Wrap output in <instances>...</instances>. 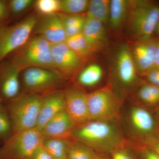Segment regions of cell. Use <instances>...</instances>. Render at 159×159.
<instances>
[{
  "instance_id": "6da1fadb",
  "label": "cell",
  "mask_w": 159,
  "mask_h": 159,
  "mask_svg": "<svg viewBox=\"0 0 159 159\" xmlns=\"http://www.w3.org/2000/svg\"><path fill=\"white\" fill-rule=\"evenodd\" d=\"M70 139L82 143L98 154H110L127 145L116 122L90 120L75 127Z\"/></svg>"
},
{
  "instance_id": "7a4b0ae2",
  "label": "cell",
  "mask_w": 159,
  "mask_h": 159,
  "mask_svg": "<svg viewBox=\"0 0 159 159\" xmlns=\"http://www.w3.org/2000/svg\"><path fill=\"white\" fill-rule=\"evenodd\" d=\"M159 20V4L152 1H130L127 29L135 41L154 37Z\"/></svg>"
},
{
  "instance_id": "3957f363",
  "label": "cell",
  "mask_w": 159,
  "mask_h": 159,
  "mask_svg": "<svg viewBox=\"0 0 159 159\" xmlns=\"http://www.w3.org/2000/svg\"><path fill=\"white\" fill-rule=\"evenodd\" d=\"M51 48V43L38 35L30 39L20 48L11 54L10 61L21 70L32 67L56 70Z\"/></svg>"
},
{
  "instance_id": "277c9868",
  "label": "cell",
  "mask_w": 159,
  "mask_h": 159,
  "mask_svg": "<svg viewBox=\"0 0 159 159\" xmlns=\"http://www.w3.org/2000/svg\"><path fill=\"white\" fill-rule=\"evenodd\" d=\"M42 96L20 94L5 104L14 133L36 128Z\"/></svg>"
},
{
  "instance_id": "5b68a950",
  "label": "cell",
  "mask_w": 159,
  "mask_h": 159,
  "mask_svg": "<svg viewBox=\"0 0 159 159\" xmlns=\"http://www.w3.org/2000/svg\"><path fill=\"white\" fill-rule=\"evenodd\" d=\"M88 103L90 120L116 122L120 115L122 101L110 87L88 93Z\"/></svg>"
},
{
  "instance_id": "8992f818",
  "label": "cell",
  "mask_w": 159,
  "mask_h": 159,
  "mask_svg": "<svg viewBox=\"0 0 159 159\" xmlns=\"http://www.w3.org/2000/svg\"><path fill=\"white\" fill-rule=\"evenodd\" d=\"M37 20L31 15L12 25L0 26V63L28 41Z\"/></svg>"
},
{
  "instance_id": "52a82bcc",
  "label": "cell",
  "mask_w": 159,
  "mask_h": 159,
  "mask_svg": "<svg viewBox=\"0 0 159 159\" xmlns=\"http://www.w3.org/2000/svg\"><path fill=\"white\" fill-rule=\"evenodd\" d=\"M43 139L36 128L14 133L0 145V159H30Z\"/></svg>"
},
{
  "instance_id": "ba28073f",
  "label": "cell",
  "mask_w": 159,
  "mask_h": 159,
  "mask_svg": "<svg viewBox=\"0 0 159 159\" xmlns=\"http://www.w3.org/2000/svg\"><path fill=\"white\" fill-rule=\"evenodd\" d=\"M65 77L54 70L32 67L25 69L22 75L21 85L26 93L42 96L54 91Z\"/></svg>"
},
{
  "instance_id": "9c48e42d",
  "label": "cell",
  "mask_w": 159,
  "mask_h": 159,
  "mask_svg": "<svg viewBox=\"0 0 159 159\" xmlns=\"http://www.w3.org/2000/svg\"><path fill=\"white\" fill-rule=\"evenodd\" d=\"M127 122L137 142L159 133V123L153 113L142 106L136 105L130 107L127 114Z\"/></svg>"
},
{
  "instance_id": "30bf717a",
  "label": "cell",
  "mask_w": 159,
  "mask_h": 159,
  "mask_svg": "<svg viewBox=\"0 0 159 159\" xmlns=\"http://www.w3.org/2000/svg\"><path fill=\"white\" fill-rule=\"evenodd\" d=\"M64 92L66 111L75 127L90 121L88 93L77 85L67 88Z\"/></svg>"
},
{
  "instance_id": "8fae6325",
  "label": "cell",
  "mask_w": 159,
  "mask_h": 159,
  "mask_svg": "<svg viewBox=\"0 0 159 159\" xmlns=\"http://www.w3.org/2000/svg\"><path fill=\"white\" fill-rule=\"evenodd\" d=\"M115 72L117 81L122 87L129 88L137 82L138 71L130 48L126 44L121 45L117 51Z\"/></svg>"
},
{
  "instance_id": "7c38bea8",
  "label": "cell",
  "mask_w": 159,
  "mask_h": 159,
  "mask_svg": "<svg viewBox=\"0 0 159 159\" xmlns=\"http://www.w3.org/2000/svg\"><path fill=\"white\" fill-rule=\"evenodd\" d=\"M157 45V38L153 37L135 42L130 48L138 74L143 77L154 69Z\"/></svg>"
},
{
  "instance_id": "4fadbf2b",
  "label": "cell",
  "mask_w": 159,
  "mask_h": 159,
  "mask_svg": "<svg viewBox=\"0 0 159 159\" xmlns=\"http://www.w3.org/2000/svg\"><path fill=\"white\" fill-rule=\"evenodd\" d=\"M21 71L10 61L0 63V97L3 102H9L20 95Z\"/></svg>"
},
{
  "instance_id": "5bb4252c",
  "label": "cell",
  "mask_w": 159,
  "mask_h": 159,
  "mask_svg": "<svg viewBox=\"0 0 159 159\" xmlns=\"http://www.w3.org/2000/svg\"><path fill=\"white\" fill-rule=\"evenodd\" d=\"M51 53L55 69L65 77L75 73L84 61L65 42L52 45Z\"/></svg>"
},
{
  "instance_id": "9a60e30c",
  "label": "cell",
  "mask_w": 159,
  "mask_h": 159,
  "mask_svg": "<svg viewBox=\"0 0 159 159\" xmlns=\"http://www.w3.org/2000/svg\"><path fill=\"white\" fill-rule=\"evenodd\" d=\"M66 110L63 91H54L42 96L36 128L40 130L57 114Z\"/></svg>"
},
{
  "instance_id": "2e32d148",
  "label": "cell",
  "mask_w": 159,
  "mask_h": 159,
  "mask_svg": "<svg viewBox=\"0 0 159 159\" xmlns=\"http://www.w3.org/2000/svg\"><path fill=\"white\" fill-rule=\"evenodd\" d=\"M34 30L52 45L65 43L66 40V35L58 13L38 19Z\"/></svg>"
},
{
  "instance_id": "e0dca14e",
  "label": "cell",
  "mask_w": 159,
  "mask_h": 159,
  "mask_svg": "<svg viewBox=\"0 0 159 159\" xmlns=\"http://www.w3.org/2000/svg\"><path fill=\"white\" fill-rule=\"evenodd\" d=\"M75 127L65 110L52 118L40 131L43 139H70Z\"/></svg>"
},
{
  "instance_id": "ac0fdd59",
  "label": "cell",
  "mask_w": 159,
  "mask_h": 159,
  "mask_svg": "<svg viewBox=\"0 0 159 159\" xmlns=\"http://www.w3.org/2000/svg\"><path fill=\"white\" fill-rule=\"evenodd\" d=\"M82 33L93 54L106 46L107 38L104 25L87 15Z\"/></svg>"
},
{
  "instance_id": "d6986e66",
  "label": "cell",
  "mask_w": 159,
  "mask_h": 159,
  "mask_svg": "<svg viewBox=\"0 0 159 159\" xmlns=\"http://www.w3.org/2000/svg\"><path fill=\"white\" fill-rule=\"evenodd\" d=\"M130 1L111 0L110 7L109 23L113 30L120 29L128 17Z\"/></svg>"
},
{
  "instance_id": "ffe728a7",
  "label": "cell",
  "mask_w": 159,
  "mask_h": 159,
  "mask_svg": "<svg viewBox=\"0 0 159 159\" xmlns=\"http://www.w3.org/2000/svg\"><path fill=\"white\" fill-rule=\"evenodd\" d=\"M136 97L140 105L154 110L159 106V87L145 81L138 89Z\"/></svg>"
},
{
  "instance_id": "44dd1931",
  "label": "cell",
  "mask_w": 159,
  "mask_h": 159,
  "mask_svg": "<svg viewBox=\"0 0 159 159\" xmlns=\"http://www.w3.org/2000/svg\"><path fill=\"white\" fill-rule=\"evenodd\" d=\"M103 74V70L99 65L92 64L84 68L78 74L77 82L81 86L92 87L101 81Z\"/></svg>"
},
{
  "instance_id": "7402d4cb",
  "label": "cell",
  "mask_w": 159,
  "mask_h": 159,
  "mask_svg": "<svg viewBox=\"0 0 159 159\" xmlns=\"http://www.w3.org/2000/svg\"><path fill=\"white\" fill-rule=\"evenodd\" d=\"M70 139L44 138L41 145L54 159H67Z\"/></svg>"
},
{
  "instance_id": "603a6c76",
  "label": "cell",
  "mask_w": 159,
  "mask_h": 159,
  "mask_svg": "<svg viewBox=\"0 0 159 159\" xmlns=\"http://www.w3.org/2000/svg\"><path fill=\"white\" fill-rule=\"evenodd\" d=\"M64 28L67 38L81 33L85 22L86 15H66L58 13Z\"/></svg>"
},
{
  "instance_id": "cb8c5ba5",
  "label": "cell",
  "mask_w": 159,
  "mask_h": 159,
  "mask_svg": "<svg viewBox=\"0 0 159 159\" xmlns=\"http://www.w3.org/2000/svg\"><path fill=\"white\" fill-rule=\"evenodd\" d=\"M110 3L109 0L89 1L87 15L105 25L109 21Z\"/></svg>"
},
{
  "instance_id": "d4e9b609",
  "label": "cell",
  "mask_w": 159,
  "mask_h": 159,
  "mask_svg": "<svg viewBox=\"0 0 159 159\" xmlns=\"http://www.w3.org/2000/svg\"><path fill=\"white\" fill-rule=\"evenodd\" d=\"M97 153L80 142L70 139L67 159H95Z\"/></svg>"
},
{
  "instance_id": "484cf974",
  "label": "cell",
  "mask_w": 159,
  "mask_h": 159,
  "mask_svg": "<svg viewBox=\"0 0 159 159\" xmlns=\"http://www.w3.org/2000/svg\"><path fill=\"white\" fill-rule=\"evenodd\" d=\"M69 48L84 60L93 54L82 32L67 38L65 42Z\"/></svg>"
},
{
  "instance_id": "4316f807",
  "label": "cell",
  "mask_w": 159,
  "mask_h": 159,
  "mask_svg": "<svg viewBox=\"0 0 159 159\" xmlns=\"http://www.w3.org/2000/svg\"><path fill=\"white\" fill-rule=\"evenodd\" d=\"M89 1L60 0V12L66 15H79L87 11Z\"/></svg>"
},
{
  "instance_id": "83f0119b",
  "label": "cell",
  "mask_w": 159,
  "mask_h": 159,
  "mask_svg": "<svg viewBox=\"0 0 159 159\" xmlns=\"http://www.w3.org/2000/svg\"><path fill=\"white\" fill-rule=\"evenodd\" d=\"M13 133L12 123L6 105L3 103H1L0 104V143L3 144Z\"/></svg>"
},
{
  "instance_id": "f1b7e54d",
  "label": "cell",
  "mask_w": 159,
  "mask_h": 159,
  "mask_svg": "<svg viewBox=\"0 0 159 159\" xmlns=\"http://www.w3.org/2000/svg\"><path fill=\"white\" fill-rule=\"evenodd\" d=\"M34 7L42 16L52 15L60 12V0H37Z\"/></svg>"
},
{
  "instance_id": "f546056e",
  "label": "cell",
  "mask_w": 159,
  "mask_h": 159,
  "mask_svg": "<svg viewBox=\"0 0 159 159\" xmlns=\"http://www.w3.org/2000/svg\"><path fill=\"white\" fill-rule=\"evenodd\" d=\"M33 0H10L8 1L10 16H18L34 6Z\"/></svg>"
},
{
  "instance_id": "4dcf8cb0",
  "label": "cell",
  "mask_w": 159,
  "mask_h": 159,
  "mask_svg": "<svg viewBox=\"0 0 159 159\" xmlns=\"http://www.w3.org/2000/svg\"><path fill=\"white\" fill-rule=\"evenodd\" d=\"M136 145L140 159H159L158 155L149 147L139 142Z\"/></svg>"
},
{
  "instance_id": "1f68e13d",
  "label": "cell",
  "mask_w": 159,
  "mask_h": 159,
  "mask_svg": "<svg viewBox=\"0 0 159 159\" xmlns=\"http://www.w3.org/2000/svg\"><path fill=\"white\" fill-rule=\"evenodd\" d=\"M110 155L111 159H137L130 149L127 148V145L114 150Z\"/></svg>"
},
{
  "instance_id": "d6a6232c",
  "label": "cell",
  "mask_w": 159,
  "mask_h": 159,
  "mask_svg": "<svg viewBox=\"0 0 159 159\" xmlns=\"http://www.w3.org/2000/svg\"><path fill=\"white\" fill-rule=\"evenodd\" d=\"M10 16L8 1L0 0V26L6 25V22Z\"/></svg>"
},
{
  "instance_id": "836d02e7",
  "label": "cell",
  "mask_w": 159,
  "mask_h": 159,
  "mask_svg": "<svg viewBox=\"0 0 159 159\" xmlns=\"http://www.w3.org/2000/svg\"><path fill=\"white\" fill-rule=\"evenodd\" d=\"M139 143H142L149 147L159 156V133Z\"/></svg>"
},
{
  "instance_id": "e575fe53",
  "label": "cell",
  "mask_w": 159,
  "mask_h": 159,
  "mask_svg": "<svg viewBox=\"0 0 159 159\" xmlns=\"http://www.w3.org/2000/svg\"><path fill=\"white\" fill-rule=\"evenodd\" d=\"M143 77L146 82L159 87V69H153Z\"/></svg>"
},
{
  "instance_id": "d590c367",
  "label": "cell",
  "mask_w": 159,
  "mask_h": 159,
  "mask_svg": "<svg viewBox=\"0 0 159 159\" xmlns=\"http://www.w3.org/2000/svg\"><path fill=\"white\" fill-rule=\"evenodd\" d=\"M30 159H54L41 145L34 151Z\"/></svg>"
},
{
  "instance_id": "8d00e7d4",
  "label": "cell",
  "mask_w": 159,
  "mask_h": 159,
  "mask_svg": "<svg viewBox=\"0 0 159 159\" xmlns=\"http://www.w3.org/2000/svg\"><path fill=\"white\" fill-rule=\"evenodd\" d=\"M157 38V45L154 69H159V38Z\"/></svg>"
},
{
  "instance_id": "74e56055",
  "label": "cell",
  "mask_w": 159,
  "mask_h": 159,
  "mask_svg": "<svg viewBox=\"0 0 159 159\" xmlns=\"http://www.w3.org/2000/svg\"><path fill=\"white\" fill-rule=\"evenodd\" d=\"M154 37L159 38V20L158 21L157 24L155 31Z\"/></svg>"
},
{
  "instance_id": "f35d334b",
  "label": "cell",
  "mask_w": 159,
  "mask_h": 159,
  "mask_svg": "<svg viewBox=\"0 0 159 159\" xmlns=\"http://www.w3.org/2000/svg\"><path fill=\"white\" fill-rule=\"evenodd\" d=\"M153 114L159 123V106L154 110Z\"/></svg>"
},
{
  "instance_id": "ab89813d",
  "label": "cell",
  "mask_w": 159,
  "mask_h": 159,
  "mask_svg": "<svg viewBox=\"0 0 159 159\" xmlns=\"http://www.w3.org/2000/svg\"><path fill=\"white\" fill-rule=\"evenodd\" d=\"M107 159L106 158H104V157L101 156L99 155V154L97 153V157H96V159Z\"/></svg>"
},
{
  "instance_id": "60d3db41",
  "label": "cell",
  "mask_w": 159,
  "mask_h": 159,
  "mask_svg": "<svg viewBox=\"0 0 159 159\" xmlns=\"http://www.w3.org/2000/svg\"><path fill=\"white\" fill-rule=\"evenodd\" d=\"M3 101L2 100V98H1V97H0V104H1V103H3Z\"/></svg>"
}]
</instances>
